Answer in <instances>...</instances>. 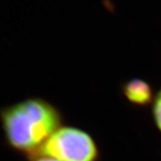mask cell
Returning a JSON list of instances; mask_svg holds the SVG:
<instances>
[{"label":"cell","instance_id":"obj_4","mask_svg":"<svg viewBox=\"0 0 161 161\" xmlns=\"http://www.w3.org/2000/svg\"><path fill=\"white\" fill-rule=\"evenodd\" d=\"M154 117L156 125L161 131V91L155 98L154 105Z\"/></svg>","mask_w":161,"mask_h":161},{"label":"cell","instance_id":"obj_3","mask_svg":"<svg viewBox=\"0 0 161 161\" xmlns=\"http://www.w3.org/2000/svg\"><path fill=\"white\" fill-rule=\"evenodd\" d=\"M124 94L129 102L139 106H146L152 101L153 93L150 85L142 80H131L123 88Z\"/></svg>","mask_w":161,"mask_h":161},{"label":"cell","instance_id":"obj_5","mask_svg":"<svg viewBox=\"0 0 161 161\" xmlns=\"http://www.w3.org/2000/svg\"><path fill=\"white\" fill-rule=\"evenodd\" d=\"M33 161H60L58 159H56L54 158L48 157V156H43V155H40V156H37V157L34 158Z\"/></svg>","mask_w":161,"mask_h":161},{"label":"cell","instance_id":"obj_2","mask_svg":"<svg viewBox=\"0 0 161 161\" xmlns=\"http://www.w3.org/2000/svg\"><path fill=\"white\" fill-rule=\"evenodd\" d=\"M40 155L60 161H98L99 151L89 134L65 127L60 128L45 142L38 156Z\"/></svg>","mask_w":161,"mask_h":161},{"label":"cell","instance_id":"obj_1","mask_svg":"<svg viewBox=\"0 0 161 161\" xmlns=\"http://www.w3.org/2000/svg\"><path fill=\"white\" fill-rule=\"evenodd\" d=\"M1 121L10 147L34 159L60 129L61 116L48 102L34 98L4 109Z\"/></svg>","mask_w":161,"mask_h":161}]
</instances>
